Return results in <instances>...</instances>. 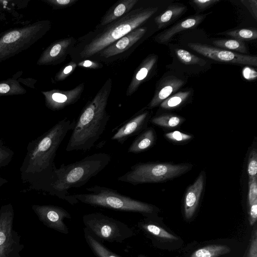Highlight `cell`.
Wrapping results in <instances>:
<instances>
[{
	"instance_id": "16",
	"label": "cell",
	"mask_w": 257,
	"mask_h": 257,
	"mask_svg": "<svg viewBox=\"0 0 257 257\" xmlns=\"http://www.w3.org/2000/svg\"><path fill=\"white\" fill-rule=\"evenodd\" d=\"M184 82L175 77H168L163 80L157 87L154 96L148 105V108H152L161 103L170 95L178 90Z\"/></svg>"
},
{
	"instance_id": "3",
	"label": "cell",
	"mask_w": 257,
	"mask_h": 257,
	"mask_svg": "<svg viewBox=\"0 0 257 257\" xmlns=\"http://www.w3.org/2000/svg\"><path fill=\"white\" fill-rule=\"evenodd\" d=\"M111 156L105 153L88 155L81 160L67 165L62 164L56 171L57 179L49 194L67 201L74 205L78 202L68 192L72 188L86 184L109 164Z\"/></svg>"
},
{
	"instance_id": "35",
	"label": "cell",
	"mask_w": 257,
	"mask_h": 257,
	"mask_svg": "<svg viewBox=\"0 0 257 257\" xmlns=\"http://www.w3.org/2000/svg\"><path fill=\"white\" fill-rule=\"evenodd\" d=\"M248 204L250 205L257 200V177L256 176L249 178Z\"/></svg>"
},
{
	"instance_id": "8",
	"label": "cell",
	"mask_w": 257,
	"mask_h": 257,
	"mask_svg": "<svg viewBox=\"0 0 257 257\" xmlns=\"http://www.w3.org/2000/svg\"><path fill=\"white\" fill-rule=\"evenodd\" d=\"M82 221L85 228L97 238L108 242L122 243L134 235L126 224L100 212L86 214Z\"/></svg>"
},
{
	"instance_id": "10",
	"label": "cell",
	"mask_w": 257,
	"mask_h": 257,
	"mask_svg": "<svg viewBox=\"0 0 257 257\" xmlns=\"http://www.w3.org/2000/svg\"><path fill=\"white\" fill-rule=\"evenodd\" d=\"M84 88V83H81L68 90L52 89L41 91V93L47 107L53 111H57L77 102L80 99Z\"/></svg>"
},
{
	"instance_id": "38",
	"label": "cell",
	"mask_w": 257,
	"mask_h": 257,
	"mask_svg": "<svg viewBox=\"0 0 257 257\" xmlns=\"http://www.w3.org/2000/svg\"><path fill=\"white\" fill-rule=\"evenodd\" d=\"M77 65L79 67L91 69H99L102 66L101 64L97 62L87 59L80 61Z\"/></svg>"
},
{
	"instance_id": "39",
	"label": "cell",
	"mask_w": 257,
	"mask_h": 257,
	"mask_svg": "<svg viewBox=\"0 0 257 257\" xmlns=\"http://www.w3.org/2000/svg\"><path fill=\"white\" fill-rule=\"evenodd\" d=\"M249 206V221L250 225L254 224L257 219V200H255Z\"/></svg>"
},
{
	"instance_id": "26",
	"label": "cell",
	"mask_w": 257,
	"mask_h": 257,
	"mask_svg": "<svg viewBox=\"0 0 257 257\" xmlns=\"http://www.w3.org/2000/svg\"><path fill=\"white\" fill-rule=\"evenodd\" d=\"M214 45L221 48L246 53L247 48L243 41L237 39H219L213 41Z\"/></svg>"
},
{
	"instance_id": "4",
	"label": "cell",
	"mask_w": 257,
	"mask_h": 257,
	"mask_svg": "<svg viewBox=\"0 0 257 257\" xmlns=\"http://www.w3.org/2000/svg\"><path fill=\"white\" fill-rule=\"evenodd\" d=\"M157 10V7L138 8L108 24L84 47L80 54L81 57L86 58L98 54L111 44L139 28Z\"/></svg>"
},
{
	"instance_id": "45",
	"label": "cell",
	"mask_w": 257,
	"mask_h": 257,
	"mask_svg": "<svg viewBox=\"0 0 257 257\" xmlns=\"http://www.w3.org/2000/svg\"><path fill=\"white\" fill-rule=\"evenodd\" d=\"M138 257H144V256H138Z\"/></svg>"
},
{
	"instance_id": "6",
	"label": "cell",
	"mask_w": 257,
	"mask_h": 257,
	"mask_svg": "<svg viewBox=\"0 0 257 257\" xmlns=\"http://www.w3.org/2000/svg\"><path fill=\"white\" fill-rule=\"evenodd\" d=\"M51 27L49 20H41L3 33L0 35V63L29 49Z\"/></svg>"
},
{
	"instance_id": "2",
	"label": "cell",
	"mask_w": 257,
	"mask_h": 257,
	"mask_svg": "<svg viewBox=\"0 0 257 257\" xmlns=\"http://www.w3.org/2000/svg\"><path fill=\"white\" fill-rule=\"evenodd\" d=\"M112 81L108 79L74 121L66 150L87 151L94 147L104 132L110 115L106 111Z\"/></svg>"
},
{
	"instance_id": "12",
	"label": "cell",
	"mask_w": 257,
	"mask_h": 257,
	"mask_svg": "<svg viewBox=\"0 0 257 257\" xmlns=\"http://www.w3.org/2000/svg\"><path fill=\"white\" fill-rule=\"evenodd\" d=\"M33 208L40 218L49 227L61 233L68 234V228L64 222L71 215L62 207L54 205H34Z\"/></svg>"
},
{
	"instance_id": "28",
	"label": "cell",
	"mask_w": 257,
	"mask_h": 257,
	"mask_svg": "<svg viewBox=\"0 0 257 257\" xmlns=\"http://www.w3.org/2000/svg\"><path fill=\"white\" fill-rule=\"evenodd\" d=\"M151 122L161 126L174 127L178 126L181 122V118L171 114L162 115L153 118Z\"/></svg>"
},
{
	"instance_id": "42",
	"label": "cell",
	"mask_w": 257,
	"mask_h": 257,
	"mask_svg": "<svg viewBox=\"0 0 257 257\" xmlns=\"http://www.w3.org/2000/svg\"><path fill=\"white\" fill-rule=\"evenodd\" d=\"M255 72L254 70L250 69V68H246V69H244L243 71V75L244 76V77H245L247 79H250L252 78V72Z\"/></svg>"
},
{
	"instance_id": "29",
	"label": "cell",
	"mask_w": 257,
	"mask_h": 257,
	"mask_svg": "<svg viewBox=\"0 0 257 257\" xmlns=\"http://www.w3.org/2000/svg\"><path fill=\"white\" fill-rule=\"evenodd\" d=\"M227 35L240 41H250L257 38V31L255 29H241L227 32Z\"/></svg>"
},
{
	"instance_id": "32",
	"label": "cell",
	"mask_w": 257,
	"mask_h": 257,
	"mask_svg": "<svg viewBox=\"0 0 257 257\" xmlns=\"http://www.w3.org/2000/svg\"><path fill=\"white\" fill-rule=\"evenodd\" d=\"M77 64L71 61L62 68L55 75L54 80L56 82L63 81L68 77L75 69Z\"/></svg>"
},
{
	"instance_id": "7",
	"label": "cell",
	"mask_w": 257,
	"mask_h": 257,
	"mask_svg": "<svg viewBox=\"0 0 257 257\" xmlns=\"http://www.w3.org/2000/svg\"><path fill=\"white\" fill-rule=\"evenodd\" d=\"M192 167V165L189 164L138 163L132 166L128 171L118 177L117 180L133 185L157 183L181 175Z\"/></svg>"
},
{
	"instance_id": "21",
	"label": "cell",
	"mask_w": 257,
	"mask_h": 257,
	"mask_svg": "<svg viewBox=\"0 0 257 257\" xmlns=\"http://www.w3.org/2000/svg\"><path fill=\"white\" fill-rule=\"evenodd\" d=\"M85 240L94 254L97 257H121L111 251L102 244L91 232L84 228Z\"/></svg>"
},
{
	"instance_id": "13",
	"label": "cell",
	"mask_w": 257,
	"mask_h": 257,
	"mask_svg": "<svg viewBox=\"0 0 257 257\" xmlns=\"http://www.w3.org/2000/svg\"><path fill=\"white\" fill-rule=\"evenodd\" d=\"M149 112H138L115 128V133L111 138L123 144L129 138L137 135L145 128Z\"/></svg>"
},
{
	"instance_id": "17",
	"label": "cell",
	"mask_w": 257,
	"mask_h": 257,
	"mask_svg": "<svg viewBox=\"0 0 257 257\" xmlns=\"http://www.w3.org/2000/svg\"><path fill=\"white\" fill-rule=\"evenodd\" d=\"M157 61V56L151 55L140 64L129 84L126 92V96H131L137 91L141 84L151 72Z\"/></svg>"
},
{
	"instance_id": "24",
	"label": "cell",
	"mask_w": 257,
	"mask_h": 257,
	"mask_svg": "<svg viewBox=\"0 0 257 257\" xmlns=\"http://www.w3.org/2000/svg\"><path fill=\"white\" fill-rule=\"evenodd\" d=\"M139 227L151 235L166 239L177 240L178 238L171 234L163 228L149 222L145 221L138 223Z\"/></svg>"
},
{
	"instance_id": "31",
	"label": "cell",
	"mask_w": 257,
	"mask_h": 257,
	"mask_svg": "<svg viewBox=\"0 0 257 257\" xmlns=\"http://www.w3.org/2000/svg\"><path fill=\"white\" fill-rule=\"evenodd\" d=\"M14 152L0 140V168L8 166L14 157Z\"/></svg>"
},
{
	"instance_id": "40",
	"label": "cell",
	"mask_w": 257,
	"mask_h": 257,
	"mask_svg": "<svg viewBox=\"0 0 257 257\" xmlns=\"http://www.w3.org/2000/svg\"><path fill=\"white\" fill-rule=\"evenodd\" d=\"M242 3L249 9L252 15L256 20L257 18V2L255 0L242 1Z\"/></svg>"
},
{
	"instance_id": "36",
	"label": "cell",
	"mask_w": 257,
	"mask_h": 257,
	"mask_svg": "<svg viewBox=\"0 0 257 257\" xmlns=\"http://www.w3.org/2000/svg\"><path fill=\"white\" fill-rule=\"evenodd\" d=\"M246 257H257V229L255 225L252 232Z\"/></svg>"
},
{
	"instance_id": "41",
	"label": "cell",
	"mask_w": 257,
	"mask_h": 257,
	"mask_svg": "<svg viewBox=\"0 0 257 257\" xmlns=\"http://www.w3.org/2000/svg\"><path fill=\"white\" fill-rule=\"evenodd\" d=\"M219 2V0H195L193 2L199 9H204Z\"/></svg>"
},
{
	"instance_id": "1",
	"label": "cell",
	"mask_w": 257,
	"mask_h": 257,
	"mask_svg": "<svg viewBox=\"0 0 257 257\" xmlns=\"http://www.w3.org/2000/svg\"><path fill=\"white\" fill-rule=\"evenodd\" d=\"M74 121L64 118L28 144L20 172L30 189L49 193L57 179L56 152Z\"/></svg>"
},
{
	"instance_id": "44",
	"label": "cell",
	"mask_w": 257,
	"mask_h": 257,
	"mask_svg": "<svg viewBox=\"0 0 257 257\" xmlns=\"http://www.w3.org/2000/svg\"><path fill=\"white\" fill-rule=\"evenodd\" d=\"M8 181L4 178L0 177V187L7 183Z\"/></svg>"
},
{
	"instance_id": "23",
	"label": "cell",
	"mask_w": 257,
	"mask_h": 257,
	"mask_svg": "<svg viewBox=\"0 0 257 257\" xmlns=\"http://www.w3.org/2000/svg\"><path fill=\"white\" fill-rule=\"evenodd\" d=\"M230 251V248L226 245L212 244L199 248L193 252L190 257H218Z\"/></svg>"
},
{
	"instance_id": "14",
	"label": "cell",
	"mask_w": 257,
	"mask_h": 257,
	"mask_svg": "<svg viewBox=\"0 0 257 257\" xmlns=\"http://www.w3.org/2000/svg\"><path fill=\"white\" fill-rule=\"evenodd\" d=\"M146 32V28H138L106 47L99 54L107 58L120 54L140 40Z\"/></svg>"
},
{
	"instance_id": "9",
	"label": "cell",
	"mask_w": 257,
	"mask_h": 257,
	"mask_svg": "<svg viewBox=\"0 0 257 257\" xmlns=\"http://www.w3.org/2000/svg\"><path fill=\"white\" fill-rule=\"evenodd\" d=\"M188 47L198 53L212 60L241 65L256 66L257 57L218 49L199 43H189Z\"/></svg>"
},
{
	"instance_id": "19",
	"label": "cell",
	"mask_w": 257,
	"mask_h": 257,
	"mask_svg": "<svg viewBox=\"0 0 257 257\" xmlns=\"http://www.w3.org/2000/svg\"><path fill=\"white\" fill-rule=\"evenodd\" d=\"M204 18V15H197L188 18L159 34L156 37V41L160 43L167 42L176 34L183 30L195 28Z\"/></svg>"
},
{
	"instance_id": "11",
	"label": "cell",
	"mask_w": 257,
	"mask_h": 257,
	"mask_svg": "<svg viewBox=\"0 0 257 257\" xmlns=\"http://www.w3.org/2000/svg\"><path fill=\"white\" fill-rule=\"evenodd\" d=\"M76 42L73 37L57 40L47 47L37 60L39 66L55 65L65 60Z\"/></svg>"
},
{
	"instance_id": "34",
	"label": "cell",
	"mask_w": 257,
	"mask_h": 257,
	"mask_svg": "<svg viewBox=\"0 0 257 257\" xmlns=\"http://www.w3.org/2000/svg\"><path fill=\"white\" fill-rule=\"evenodd\" d=\"M78 0H45L53 9H64L74 4Z\"/></svg>"
},
{
	"instance_id": "25",
	"label": "cell",
	"mask_w": 257,
	"mask_h": 257,
	"mask_svg": "<svg viewBox=\"0 0 257 257\" xmlns=\"http://www.w3.org/2000/svg\"><path fill=\"white\" fill-rule=\"evenodd\" d=\"M185 7L177 5L169 7L162 14L155 19L159 29L162 28L168 23L180 15L185 10Z\"/></svg>"
},
{
	"instance_id": "33",
	"label": "cell",
	"mask_w": 257,
	"mask_h": 257,
	"mask_svg": "<svg viewBox=\"0 0 257 257\" xmlns=\"http://www.w3.org/2000/svg\"><path fill=\"white\" fill-rule=\"evenodd\" d=\"M247 173L249 178L256 176L257 173V152L253 149L250 153L247 164Z\"/></svg>"
},
{
	"instance_id": "5",
	"label": "cell",
	"mask_w": 257,
	"mask_h": 257,
	"mask_svg": "<svg viewBox=\"0 0 257 257\" xmlns=\"http://www.w3.org/2000/svg\"><path fill=\"white\" fill-rule=\"evenodd\" d=\"M86 190V193L72 195L78 202L95 207L139 213L147 216L153 214L155 210L151 204L123 195L107 187L94 185L87 188Z\"/></svg>"
},
{
	"instance_id": "15",
	"label": "cell",
	"mask_w": 257,
	"mask_h": 257,
	"mask_svg": "<svg viewBox=\"0 0 257 257\" xmlns=\"http://www.w3.org/2000/svg\"><path fill=\"white\" fill-rule=\"evenodd\" d=\"M204 185V175L202 172L193 184L187 189L184 199V215L191 218L198 206Z\"/></svg>"
},
{
	"instance_id": "30",
	"label": "cell",
	"mask_w": 257,
	"mask_h": 257,
	"mask_svg": "<svg viewBox=\"0 0 257 257\" xmlns=\"http://www.w3.org/2000/svg\"><path fill=\"white\" fill-rule=\"evenodd\" d=\"M175 53L178 59L184 64L187 65L204 64V60L191 54L189 52L182 49H177Z\"/></svg>"
},
{
	"instance_id": "37",
	"label": "cell",
	"mask_w": 257,
	"mask_h": 257,
	"mask_svg": "<svg viewBox=\"0 0 257 257\" xmlns=\"http://www.w3.org/2000/svg\"><path fill=\"white\" fill-rule=\"evenodd\" d=\"M165 136L168 139L176 142L185 141L192 138L191 135L177 131L167 133Z\"/></svg>"
},
{
	"instance_id": "22",
	"label": "cell",
	"mask_w": 257,
	"mask_h": 257,
	"mask_svg": "<svg viewBox=\"0 0 257 257\" xmlns=\"http://www.w3.org/2000/svg\"><path fill=\"white\" fill-rule=\"evenodd\" d=\"M17 77L14 76L12 78L0 81V97L26 93L27 90L22 86Z\"/></svg>"
},
{
	"instance_id": "18",
	"label": "cell",
	"mask_w": 257,
	"mask_h": 257,
	"mask_svg": "<svg viewBox=\"0 0 257 257\" xmlns=\"http://www.w3.org/2000/svg\"><path fill=\"white\" fill-rule=\"evenodd\" d=\"M138 0H121L111 7L101 18L100 25L106 26L131 11Z\"/></svg>"
},
{
	"instance_id": "43",
	"label": "cell",
	"mask_w": 257,
	"mask_h": 257,
	"mask_svg": "<svg viewBox=\"0 0 257 257\" xmlns=\"http://www.w3.org/2000/svg\"><path fill=\"white\" fill-rule=\"evenodd\" d=\"M6 236L5 233L3 231H0V246L5 241Z\"/></svg>"
},
{
	"instance_id": "27",
	"label": "cell",
	"mask_w": 257,
	"mask_h": 257,
	"mask_svg": "<svg viewBox=\"0 0 257 257\" xmlns=\"http://www.w3.org/2000/svg\"><path fill=\"white\" fill-rule=\"evenodd\" d=\"M189 91L179 92L169 96L161 103V107L164 109H172L182 103L189 96Z\"/></svg>"
},
{
	"instance_id": "20",
	"label": "cell",
	"mask_w": 257,
	"mask_h": 257,
	"mask_svg": "<svg viewBox=\"0 0 257 257\" xmlns=\"http://www.w3.org/2000/svg\"><path fill=\"white\" fill-rule=\"evenodd\" d=\"M155 139L154 130L152 128H148L135 138L130 146L127 152L138 154L146 151L153 146Z\"/></svg>"
}]
</instances>
